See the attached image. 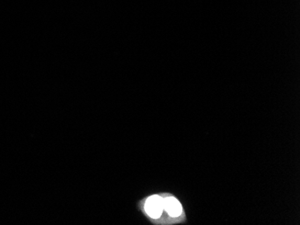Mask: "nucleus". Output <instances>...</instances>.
Returning <instances> with one entry per match:
<instances>
[{
    "label": "nucleus",
    "instance_id": "nucleus-1",
    "mask_svg": "<svg viewBox=\"0 0 300 225\" xmlns=\"http://www.w3.org/2000/svg\"><path fill=\"white\" fill-rule=\"evenodd\" d=\"M164 210H165V206H164V198L162 196L158 195L149 196L144 203L145 213L152 219H158L162 216Z\"/></svg>",
    "mask_w": 300,
    "mask_h": 225
},
{
    "label": "nucleus",
    "instance_id": "nucleus-2",
    "mask_svg": "<svg viewBox=\"0 0 300 225\" xmlns=\"http://www.w3.org/2000/svg\"><path fill=\"white\" fill-rule=\"evenodd\" d=\"M165 210L172 217H179L182 215V207L180 202L173 196H168L164 198Z\"/></svg>",
    "mask_w": 300,
    "mask_h": 225
}]
</instances>
